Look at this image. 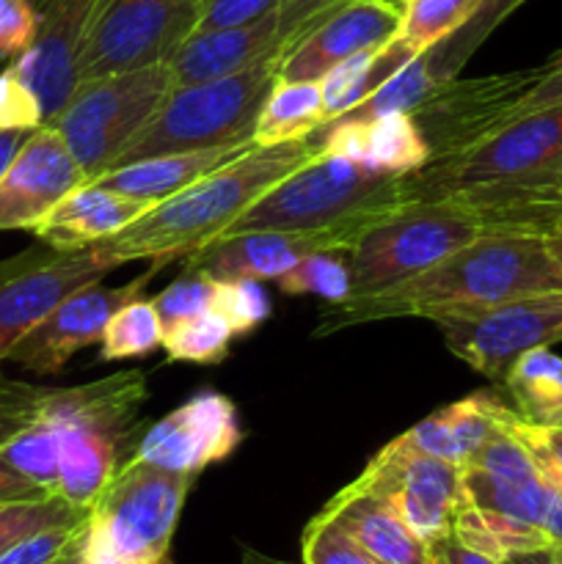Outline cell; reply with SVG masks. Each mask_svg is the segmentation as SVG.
I'll return each instance as SVG.
<instances>
[{
  "label": "cell",
  "instance_id": "7",
  "mask_svg": "<svg viewBox=\"0 0 562 564\" xmlns=\"http://www.w3.org/2000/svg\"><path fill=\"white\" fill-rule=\"evenodd\" d=\"M562 176V102L529 110L444 165L406 176L411 198H444L472 187L551 191Z\"/></svg>",
  "mask_w": 562,
  "mask_h": 564
},
{
  "label": "cell",
  "instance_id": "54",
  "mask_svg": "<svg viewBox=\"0 0 562 564\" xmlns=\"http://www.w3.org/2000/svg\"><path fill=\"white\" fill-rule=\"evenodd\" d=\"M501 564H554L551 549H532V551H516V554H507Z\"/></svg>",
  "mask_w": 562,
  "mask_h": 564
},
{
  "label": "cell",
  "instance_id": "26",
  "mask_svg": "<svg viewBox=\"0 0 562 564\" xmlns=\"http://www.w3.org/2000/svg\"><path fill=\"white\" fill-rule=\"evenodd\" d=\"M461 479L468 507L507 518V521L521 523V527L534 529V532H543L551 488L543 482L540 474L538 477L516 479L496 477V474L479 471L474 466H461Z\"/></svg>",
  "mask_w": 562,
  "mask_h": 564
},
{
  "label": "cell",
  "instance_id": "4",
  "mask_svg": "<svg viewBox=\"0 0 562 564\" xmlns=\"http://www.w3.org/2000/svg\"><path fill=\"white\" fill-rule=\"evenodd\" d=\"M149 400L141 369L108 375L72 389H50L42 413L61 444L58 496L88 510L114 474L125 466L141 430L138 413Z\"/></svg>",
  "mask_w": 562,
  "mask_h": 564
},
{
  "label": "cell",
  "instance_id": "17",
  "mask_svg": "<svg viewBox=\"0 0 562 564\" xmlns=\"http://www.w3.org/2000/svg\"><path fill=\"white\" fill-rule=\"evenodd\" d=\"M240 441L235 402L218 391H202L169 416L149 424L136 446V457L198 477L207 466L226 460Z\"/></svg>",
  "mask_w": 562,
  "mask_h": 564
},
{
  "label": "cell",
  "instance_id": "12",
  "mask_svg": "<svg viewBox=\"0 0 562 564\" xmlns=\"http://www.w3.org/2000/svg\"><path fill=\"white\" fill-rule=\"evenodd\" d=\"M433 323L452 356L501 383L523 352L562 341V292L518 297L474 312L439 314Z\"/></svg>",
  "mask_w": 562,
  "mask_h": 564
},
{
  "label": "cell",
  "instance_id": "33",
  "mask_svg": "<svg viewBox=\"0 0 562 564\" xmlns=\"http://www.w3.org/2000/svg\"><path fill=\"white\" fill-rule=\"evenodd\" d=\"M0 460L42 490L58 496L61 444L53 422L44 413H39L36 422L28 424L20 435H14L0 449Z\"/></svg>",
  "mask_w": 562,
  "mask_h": 564
},
{
  "label": "cell",
  "instance_id": "51",
  "mask_svg": "<svg viewBox=\"0 0 562 564\" xmlns=\"http://www.w3.org/2000/svg\"><path fill=\"white\" fill-rule=\"evenodd\" d=\"M44 496H53V494L42 490L39 485H33L31 479H25L22 474H17L14 468L6 466V463L0 460V501L44 499Z\"/></svg>",
  "mask_w": 562,
  "mask_h": 564
},
{
  "label": "cell",
  "instance_id": "46",
  "mask_svg": "<svg viewBox=\"0 0 562 564\" xmlns=\"http://www.w3.org/2000/svg\"><path fill=\"white\" fill-rule=\"evenodd\" d=\"M39 14L31 0H0V61H20L33 47Z\"/></svg>",
  "mask_w": 562,
  "mask_h": 564
},
{
  "label": "cell",
  "instance_id": "5",
  "mask_svg": "<svg viewBox=\"0 0 562 564\" xmlns=\"http://www.w3.org/2000/svg\"><path fill=\"white\" fill-rule=\"evenodd\" d=\"M193 474L132 455L88 507L80 564H163Z\"/></svg>",
  "mask_w": 562,
  "mask_h": 564
},
{
  "label": "cell",
  "instance_id": "3",
  "mask_svg": "<svg viewBox=\"0 0 562 564\" xmlns=\"http://www.w3.org/2000/svg\"><path fill=\"white\" fill-rule=\"evenodd\" d=\"M402 202H408L406 176L378 174L345 154L317 152L306 165L275 182L220 237L246 231H331L353 246L375 218Z\"/></svg>",
  "mask_w": 562,
  "mask_h": 564
},
{
  "label": "cell",
  "instance_id": "60",
  "mask_svg": "<svg viewBox=\"0 0 562 564\" xmlns=\"http://www.w3.org/2000/svg\"><path fill=\"white\" fill-rule=\"evenodd\" d=\"M163 564H171V560H169V562H163Z\"/></svg>",
  "mask_w": 562,
  "mask_h": 564
},
{
  "label": "cell",
  "instance_id": "58",
  "mask_svg": "<svg viewBox=\"0 0 562 564\" xmlns=\"http://www.w3.org/2000/svg\"><path fill=\"white\" fill-rule=\"evenodd\" d=\"M389 3H397V6H400V3H402V0H389Z\"/></svg>",
  "mask_w": 562,
  "mask_h": 564
},
{
  "label": "cell",
  "instance_id": "32",
  "mask_svg": "<svg viewBox=\"0 0 562 564\" xmlns=\"http://www.w3.org/2000/svg\"><path fill=\"white\" fill-rule=\"evenodd\" d=\"M527 0H483L477 6V11L472 14V20L461 28V31L452 33L450 39L433 47L428 53L430 69H433L435 80H452L463 72V66L472 61V55L488 42L490 33L518 9Z\"/></svg>",
  "mask_w": 562,
  "mask_h": 564
},
{
  "label": "cell",
  "instance_id": "43",
  "mask_svg": "<svg viewBox=\"0 0 562 564\" xmlns=\"http://www.w3.org/2000/svg\"><path fill=\"white\" fill-rule=\"evenodd\" d=\"M47 391L50 389H39V386L20 383V380L0 375V449L28 424L36 422L44 400H47Z\"/></svg>",
  "mask_w": 562,
  "mask_h": 564
},
{
  "label": "cell",
  "instance_id": "57",
  "mask_svg": "<svg viewBox=\"0 0 562 564\" xmlns=\"http://www.w3.org/2000/svg\"><path fill=\"white\" fill-rule=\"evenodd\" d=\"M551 556H554V564H562V545H551Z\"/></svg>",
  "mask_w": 562,
  "mask_h": 564
},
{
  "label": "cell",
  "instance_id": "38",
  "mask_svg": "<svg viewBox=\"0 0 562 564\" xmlns=\"http://www.w3.org/2000/svg\"><path fill=\"white\" fill-rule=\"evenodd\" d=\"M86 516L88 510L69 505L64 496L0 501V554H6L11 545L22 543L31 534L44 532V529L66 527V523H77Z\"/></svg>",
  "mask_w": 562,
  "mask_h": 564
},
{
  "label": "cell",
  "instance_id": "20",
  "mask_svg": "<svg viewBox=\"0 0 562 564\" xmlns=\"http://www.w3.org/2000/svg\"><path fill=\"white\" fill-rule=\"evenodd\" d=\"M86 182L64 135L42 124L28 135L0 180V231H31L66 193Z\"/></svg>",
  "mask_w": 562,
  "mask_h": 564
},
{
  "label": "cell",
  "instance_id": "47",
  "mask_svg": "<svg viewBox=\"0 0 562 564\" xmlns=\"http://www.w3.org/2000/svg\"><path fill=\"white\" fill-rule=\"evenodd\" d=\"M281 0H198L196 31H215V28L242 25L259 20L279 9Z\"/></svg>",
  "mask_w": 562,
  "mask_h": 564
},
{
  "label": "cell",
  "instance_id": "30",
  "mask_svg": "<svg viewBox=\"0 0 562 564\" xmlns=\"http://www.w3.org/2000/svg\"><path fill=\"white\" fill-rule=\"evenodd\" d=\"M428 163L430 149L411 113H386L364 121V165L367 169L389 176H408Z\"/></svg>",
  "mask_w": 562,
  "mask_h": 564
},
{
  "label": "cell",
  "instance_id": "6",
  "mask_svg": "<svg viewBox=\"0 0 562 564\" xmlns=\"http://www.w3.org/2000/svg\"><path fill=\"white\" fill-rule=\"evenodd\" d=\"M281 58L262 61L218 80L174 86L163 108L121 149L114 169L158 154L253 143V124L270 88L279 80Z\"/></svg>",
  "mask_w": 562,
  "mask_h": 564
},
{
  "label": "cell",
  "instance_id": "18",
  "mask_svg": "<svg viewBox=\"0 0 562 564\" xmlns=\"http://www.w3.org/2000/svg\"><path fill=\"white\" fill-rule=\"evenodd\" d=\"M39 14L33 47L14 61L44 108V124L53 121L77 88V64L102 0H31Z\"/></svg>",
  "mask_w": 562,
  "mask_h": 564
},
{
  "label": "cell",
  "instance_id": "41",
  "mask_svg": "<svg viewBox=\"0 0 562 564\" xmlns=\"http://www.w3.org/2000/svg\"><path fill=\"white\" fill-rule=\"evenodd\" d=\"M301 560L303 564H383L367 554L356 540L347 538L323 512L303 529Z\"/></svg>",
  "mask_w": 562,
  "mask_h": 564
},
{
  "label": "cell",
  "instance_id": "49",
  "mask_svg": "<svg viewBox=\"0 0 562 564\" xmlns=\"http://www.w3.org/2000/svg\"><path fill=\"white\" fill-rule=\"evenodd\" d=\"M554 102H562V50H556L545 64H540L538 83H534V86L529 88L527 97L521 99L518 116Z\"/></svg>",
  "mask_w": 562,
  "mask_h": 564
},
{
  "label": "cell",
  "instance_id": "31",
  "mask_svg": "<svg viewBox=\"0 0 562 564\" xmlns=\"http://www.w3.org/2000/svg\"><path fill=\"white\" fill-rule=\"evenodd\" d=\"M483 0H402L397 42L413 55L430 53L461 31Z\"/></svg>",
  "mask_w": 562,
  "mask_h": 564
},
{
  "label": "cell",
  "instance_id": "50",
  "mask_svg": "<svg viewBox=\"0 0 562 564\" xmlns=\"http://www.w3.org/2000/svg\"><path fill=\"white\" fill-rule=\"evenodd\" d=\"M428 549H430V562L433 564H501L499 560H494V556L461 543L455 534H446V538L435 540V543H430Z\"/></svg>",
  "mask_w": 562,
  "mask_h": 564
},
{
  "label": "cell",
  "instance_id": "59",
  "mask_svg": "<svg viewBox=\"0 0 562 564\" xmlns=\"http://www.w3.org/2000/svg\"><path fill=\"white\" fill-rule=\"evenodd\" d=\"M560 193H562V176H560Z\"/></svg>",
  "mask_w": 562,
  "mask_h": 564
},
{
  "label": "cell",
  "instance_id": "42",
  "mask_svg": "<svg viewBox=\"0 0 562 564\" xmlns=\"http://www.w3.org/2000/svg\"><path fill=\"white\" fill-rule=\"evenodd\" d=\"M213 292L215 281L207 279L198 270L185 268V273L169 284L165 290H160L158 295L152 297L154 308H158V317L163 323V328H171L180 319L193 317V314H202L207 308H213Z\"/></svg>",
  "mask_w": 562,
  "mask_h": 564
},
{
  "label": "cell",
  "instance_id": "22",
  "mask_svg": "<svg viewBox=\"0 0 562 564\" xmlns=\"http://www.w3.org/2000/svg\"><path fill=\"white\" fill-rule=\"evenodd\" d=\"M147 209H152V204L121 196V193L97 185V182H86V185L66 193L31 231L44 246L75 251V248H88L110 240L121 229H127L132 220L141 218Z\"/></svg>",
  "mask_w": 562,
  "mask_h": 564
},
{
  "label": "cell",
  "instance_id": "2",
  "mask_svg": "<svg viewBox=\"0 0 562 564\" xmlns=\"http://www.w3.org/2000/svg\"><path fill=\"white\" fill-rule=\"evenodd\" d=\"M317 152L312 135L275 147H248L213 174L154 204L127 229L105 240L102 248L119 264L141 259L169 264L191 257L224 235L275 182L306 165Z\"/></svg>",
  "mask_w": 562,
  "mask_h": 564
},
{
  "label": "cell",
  "instance_id": "35",
  "mask_svg": "<svg viewBox=\"0 0 562 564\" xmlns=\"http://www.w3.org/2000/svg\"><path fill=\"white\" fill-rule=\"evenodd\" d=\"M163 323L152 301H130L110 317L99 339V361H125L143 358L163 345Z\"/></svg>",
  "mask_w": 562,
  "mask_h": 564
},
{
  "label": "cell",
  "instance_id": "55",
  "mask_svg": "<svg viewBox=\"0 0 562 564\" xmlns=\"http://www.w3.org/2000/svg\"><path fill=\"white\" fill-rule=\"evenodd\" d=\"M545 240H549V248L551 253H554L556 264L562 268V231H551V235H545Z\"/></svg>",
  "mask_w": 562,
  "mask_h": 564
},
{
  "label": "cell",
  "instance_id": "1",
  "mask_svg": "<svg viewBox=\"0 0 562 564\" xmlns=\"http://www.w3.org/2000/svg\"><path fill=\"white\" fill-rule=\"evenodd\" d=\"M545 292H562V268L545 235L483 231L461 251L402 284L328 306L314 336L391 317L433 319L450 312H474Z\"/></svg>",
  "mask_w": 562,
  "mask_h": 564
},
{
  "label": "cell",
  "instance_id": "56",
  "mask_svg": "<svg viewBox=\"0 0 562 564\" xmlns=\"http://www.w3.org/2000/svg\"><path fill=\"white\" fill-rule=\"evenodd\" d=\"M242 564H287V562L270 560V556H262V554H253V551H246V556H242Z\"/></svg>",
  "mask_w": 562,
  "mask_h": 564
},
{
  "label": "cell",
  "instance_id": "24",
  "mask_svg": "<svg viewBox=\"0 0 562 564\" xmlns=\"http://www.w3.org/2000/svg\"><path fill=\"white\" fill-rule=\"evenodd\" d=\"M253 143H229V147H213V149H196V152H171L158 154V158L136 160V163L119 165V169L105 171L97 176V185L110 187V191L121 193V196L138 198L147 204H160L171 198L174 193L185 191L193 182L202 176L213 174L231 158L246 152Z\"/></svg>",
  "mask_w": 562,
  "mask_h": 564
},
{
  "label": "cell",
  "instance_id": "14",
  "mask_svg": "<svg viewBox=\"0 0 562 564\" xmlns=\"http://www.w3.org/2000/svg\"><path fill=\"white\" fill-rule=\"evenodd\" d=\"M336 0H281L259 20L215 31H193L169 58L174 86L218 80L281 58Z\"/></svg>",
  "mask_w": 562,
  "mask_h": 564
},
{
  "label": "cell",
  "instance_id": "53",
  "mask_svg": "<svg viewBox=\"0 0 562 564\" xmlns=\"http://www.w3.org/2000/svg\"><path fill=\"white\" fill-rule=\"evenodd\" d=\"M543 532L549 538L551 545H562V494L551 490L549 499V510H545V521H543Z\"/></svg>",
  "mask_w": 562,
  "mask_h": 564
},
{
  "label": "cell",
  "instance_id": "61",
  "mask_svg": "<svg viewBox=\"0 0 562 564\" xmlns=\"http://www.w3.org/2000/svg\"><path fill=\"white\" fill-rule=\"evenodd\" d=\"M428 564H433V562H428Z\"/></svg>",
  "mask_w": 562,
  "mask_h": 564
},
{
  "label": "cell",
  "instance_id": "8",
  "mask_svg": "<svg viewBox=\"0 0 562 564\" xmlns=\"http://www.w3.org/2000/svg\"><path fill=\"white\" fill-rule=\"evenodd\" d=\"M483 224L452 198H411L375 218L347 253L353 297L402 284L483 235Z\"/></svg>",
  "mask_w": 562,
  "mask_h": 564
},
{
  "label": "cell",
  "instance_id": "34",
  "mask_svg": "<svg viewBox=\"0 0 562 564\" xmlns=\"http://www.w3.org/2000/svg\"><path fill=\"white\" fill-rule=\"evenodd\" d=\"M231 339H235L231 325L218 312L207 308V312L193 314V317L180 319L176 325L165 328L160 350L165 352L169 361L213 367V364H220L229 356Z\"/></svg>",
  "mask_w": 562,
  "mask_h": 564
},
{
  "label": "cell",
  "instance_id": "29",
  "mask_svg": "<svg viewBox=\"0 0 562 564\" xmlns=\"http://www.w3.org/2000/svg\"><path fill=\"white\" fill-rule=\"evenodd\" d=\"M468 209L488 231H529V235L562 231L560 187L540 193L483 191L468 198Z\"/></svg>",
  "mask_w": 562,
  "mask_h": 564
},
{
  "label": "cell",
  "instance_id": "21",
  "mask_svg": "<svg viewBox=\"0 0 562 564\" xmlns=\"http://www.w3.org/2000/svg\"><path fill=\"white\" fill-rule=\"evenodd\" d=\"M347 248L350 242L331 231H246L215 237L182 262L213 281H275L309 253Z\"/></svg>",
  "mask_w": 562,
  "mask_h": 564
},
{
  "label": "cell",
  "instance_id": "48",
  "mask_svg": "<svg viewBox=\"0 0 562 564\" xmlns=\"http://www.w3.org/2000/svg\"><path fill=\"white\" fill-rule=\"evenodd\" d=\"M400 441L402 444L411 446V449L422 452V455L439 457V460L461 466V452H457L455 438H452V430H450V424H446L444 411L430 413L428 419H422L419 424H413L411 430H406V433L400 435Z\"/></svg>",
  "mask_w": 562,
  "mask_h": 564
},
{
  "label": "cell",
  "instance_id": "15",
  "mask_svg": "<svg viewBox=\"0 0 562 564\" xmlns=\"http://www.w3.org/2000/svg\"><path fill=\"white\" fill-rule=\"evenodd\" d=\"M353 485L389 501L428 545L452 534L466 505L461 466L422 455L400 438L383 446Z\"/></svg>",
  "mask_w": 562,
  "mask_h": 564
},
{
  "label": "cell",
  "instance_id": "19",
  "mask_svg": "<svg viewBox=\"0 0 562 564\" xmlns=\"http://www.w3.org/2000/svg\"><path fill=\"white\" fill-rule=\"evenodd\" d=\"M400 17V6L389 0H336L287 50L279 80H320L350 55L391 42Z\"/></svg>",
  "mask_w": 562,
  "mask_h": 564
},
{
  "label": "cell",
  "instance_id": "25",
  "mask_svg": "<svg viewBox=\"0 0 562 564\" xmlns=\"http://www.w3.org/2000/svg\"><path fill=\"white\" fill-rule=\"evenodd\" d=\"M417 58L408 47H402L397 39L380 44V47L361 50V53L350 55L347 61L336 64L334 69L325 72L320 77V88H323V105H325V124L339 116L350 113L356 105L372 91H378L400 66Z\"/></svg>",
  "mask_w": 562,
  "mask_h": 564
},
{
  "label": "cell",
  "instance_id": "10",
  "mask_svg": "<svg viewBox=\"0 0 562 564\" xmlns=\"http://www.w3.org/2000/svg\"><path fill=\"white\" fill-rule=\"evenodd\" d=\"M121 268L102 242L61 251L44 242L0 262V361L72 292L97 284Z\"/></svg>",
  "mask_w": 562,
  "mask_h": 564
},
{
  "label": "cell",
  "instance_id": "45",
  "mask_svg": "<svg viewBox=\"0 0 562 564\" xmlns=\"http://www.w3.org/2000/svg\"><path fill=\"white\" fill-rule=\"evenodd\" d=\"M510 430L529 449L540 477L551 490L562 494V427H538L516 416L510 419Z\"/></svg>",
  "mask_w": 562,
  "mask_h": 564
},
{
  "label": "cell",
  "instance_id": "37",
  "mask_svg": "<svg viewBox=\"0 0 562 564\" xmlns=\"http://www.w3.org/2000/svg\"><path fill=\"white\" fill-rule=\"evenodd\" d=\"M287 295H317L328 301V306L350 301L353 275L345 251H317L303 257L295 268L275 279Z\"/></svg>",
  "mask_w": 562,
  "mask_h": 564
},
{
  "label": "cell",
  "instance_id": "9",
  "mask_svg": "<svg viewBox=\"0 0 562 564\" xmlns=\"http://www.w3.org/2000/svg\"><path fill=\"white\" fill-rule=\"evenodd\" d=\"M174 88L169 61L83 80L50 127L64 135L88 182L114 169L121 149L163 108Z\"/></svg>",
  "mask_w": 562,
  "mask_h": 564
},
{
  "label": "cell",
  "instance_id": "11",
  "mask_svg": "<svg viewBox=\"0 0 562 564\" xmlns=\"http://www.w3.org/2000/svg\"><path fill=\"white\" fill-rule=\"evenodd\" d=\"M540 66L474 77V80L435 83L433 91L413 110L419 132L430 149L428 165H444L461 158L483 138L518 119L521 99L538 83Z\"/></svg>",
  "mask_w": 562,
  "mask_h": 564
},
{
  "label": "cell",
  "instance_id": "16",
  "mask_svg": "<svg viewBox=\"0 0 562 564\" xmlns=\"http://www.w3.org/2000/svg\"><path fill=\"white\" fill-rule=\"evenodd\" d=\"M160 268L163 264L154 262L147 273L138 275L130 284L105 286L97 281V284H88L83 290L72 292L31 334H25L17 341L6 361L20 364L22 369L33 375H58L77 350L97 345L102 339L110 317L121 306L136 301L143 292V286H147V281Z\"/></svg>",
  "mask_w": 562,
  "mask_h": 564
},
{
  "label": "cell",
  "instance_id": "36",
  "mask_svg": "<svg viewBox=\"0 0 562 564\" xmlns=\"http://www.w3.org/2000/svg\"><path fill=\"white\" fill-rule=\"evenodd\" d=\"M433 69H430L428 53L417 55V58L408 61L406 66L395 72L378 91L369 94L361 105L345 113L347 119H378V116L386 113H413V110L422 105V99L428 97L435 88Z\"/></svg>",
  "mask_w": 562,
  "mask_h": 564
},
{
  "label": "cell",
  "instance_id": "13",
  "mask_svg": "<svg viewBox=\"0 0 562 564\" xmlns=\"http://www.w3.org/2000/svg\"><path fill=\"white\" fill-rule=\"evenodd\" d=\"M196 25L198 0H102L77 83L169 61Z\"/></svg>",
  "mask_w": 562,
  "mask_h": 564
},
{
  "label": "cell",
  "instance_id": "28",
  "mask_svg": "<svg viewBox=\"0 0 562 564\" xmlns=\"http://www.w3.org/2000/svg\"><path fill=\"white\" fill-rule=\"evenodd\" d=\"M501 383L521 422L562 427V358L556 352L549 347L523 352Z\"/></svg>",
  "mask_w": 562,
  "mask_h": 564
},
{
  "label": "cell",
  "instance_id": "23",
  "mask_svg": "<svg viewBox=\"0 0 562 564\" xmlns=\"http://www.w3.org/2000/svg\"><path fill=\"white\" fill-rule=\"evenodd\" d=\"M347 538L356 540L367 554L383 564H428L430 549L411 527L400 518V512L380 496L347 485L323 507Z\"/></svg>",
  "mask_w": 562,
  "mask_h": 564
},
{
  "label": "cell",
  "instance_id": "27",
  "mask_svg": "<svg viewBox=\"0 0 562 564\" xmlns=\"http://www.w3.org/2000/svg\"><path fill=\"white\" fill-rule=\"evenodd\" d=\"M325 124L320 80H275L253 124V147L301 141Z\"/></svg>",
  "mask_w": 562,
  "mask_h": 564
},
{
  "label": "cell",
  "instance_id": "40",
  "mask_svg": "<svg viewBox=\"0 0 562 564\" xmlns=\"http://www.w3.org/2000/svg\"><path fill=\"white\" fill-rule=\"evenodd\" d=\"M86 518L31 534L22 543L11 545L6 554H0V564H80Z\"/></svg>",
  "mask_w": 562,
  "mask_h": 564
},
{
  "label": "cell",
  "instance_id": "44",
  "mask_svg": "<svg viewBox=\"0 0 562 564\" xmlns=\"http://www.w3.org/2000/svg\"><path fill=\"white\" fill-rule=\"evenodd\" d=\"M44 108L14 64L0 72V130H39Z\"/></svg>",
  "mask_w": 562,
  "mask_h": 564
},
{
  "label": "cell",
  "instance_id": "52",
  "mask_svg": "<svg viewBox=\"0 0 562 564\" xmlns=\"http://www.w3.org/2000/svg\"><path fill=\"white\" fill-rule=\"evenodd\" d=\"M31 132L33 130H0V180H3L6 169H9L14 154L20 152V147L28 141Z\"/></svg>",
  "mask_w": 562,
  "mask_h": 564
},
{
  "label": "cell",
  "instance_id": "39",
  "mask_svg": "<svg viewBox=\"0 0 562 564\" xmlns=\"http://www.w3.org/2000/svg\"><path fill=\"white\" fill-rule=\"evenodd\" d=\"M213 312L231 325L235 336H246L268 323L273 303L262 281H215Z\"/></svg>",
  "mask_w": 562,
  "mask_h": 564
}]
</instances>
